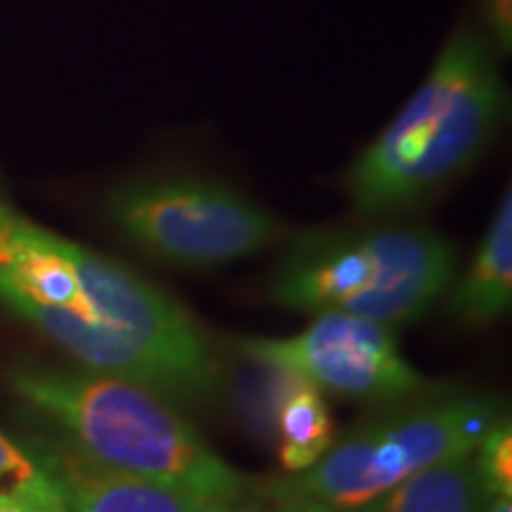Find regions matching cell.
Returning <instances> with one entry per match:
<instances>
[{
	"label": "cell",
	"instance_id": "cell-11",
	"mask_svg": "<svg viewBox=\"0 0 512 512\" xmlns=\"http://www.w3.org/2000/svg\"><path fill=\"white\" fill-rule=\"evenodd\" d=\"M247 366L249 373L242 377L238 394L240 418L245 420L249 432L261 441H275V413L297 377L280 368L261 366V363L247 361Z\"/></svg>",
	"mask_w": 512,
	"mask_h": 512
},
{
	"label": "cell",
	"instance_id": "cell-9",
	"mask_svg": "<svg viewBox=\"0 0 512 512\" xmlns=\"http://www.w3.org/2000/svg\"><path fill=\"white\" fill-rule=\"evenodd\" d=\"M489 498L472 453H458L349 512H484Z\"/></svg>",
	"mask_w": 512,
	"mask_h": 512
},
{
	"label": "cell",
	"instance_id": "cell-8",
	"mask_svg": "<svg viewBox=\"0 0 512 512\" xmlns=\"http://www.w3.org/2000/svg\"><path fill=\"white\" fill-rule=\"evenodd\" d=\"M453 318L465 328H486L512 309V192L505 190L496 204L489 228L470 266L453 283Z\"/></svg>",
	"mask_w": 512,
	"mask_h": 512
},
{
	"label": "cell",
	"instance_id": "cell-3",
	"mask_svg": "<svg viewBox=\"0 0 512 512\" xmlns=\"http://www.w3.org/2000/svg\"><path fill=\"white\" fill-rule=\"evenodd\" d=\"M456 252L437 230L408 223L313 230L292 242L271 278L290 311L349 313L396 328L415 323L451 290Z\"/></svg>",
	"mask_w": 512,
	"mask_h": 512
},
{
	"label": "cell",
	"instance_id": "cell-16",
	"mask_svg": "<svg viewBox=\"0 0 512 512\" xmlns=\"http://www.w3.org/2000/svg\"><path fill=\"white\" fill-rule=\"evenodd\" d=\"M53 512H69L67 508H64V505L60 503V505H57V508H53Z\"/></svg>",
	"mask_w": 512,
	"mask_h": 512
},
{
	"label": "cell",
	"instance_id": "cell-17",
	"mask_svg": "<svg viewBox=\"0 0 512 512\" xmlns=\"http://www.w3.org/2000/svg\"><path fill=\"white\" fill-rule=\"evenodd\" d=\"M268 512H273V510H268Z\"/></svg>",
	"mask_w": 512,
	"mask_h": 512
},
{
	"label": "cell",
	"instance_id": "cell-6",
	"mask_svg": "<svg viewBox=\"0 0 512 512\" xmlns=\"http://www.w3.org/2000/svg\"><path fill=\"white\" fill-rule=\"evenodd\" d=\"M235 351L351 401L389 403L425 389V377L401 354L394 330L349 313H320L292 337L240 339Z\"/></svg>",
	"mask_w": 512,
	"mask_h": 512
},
{
	"label": "cell",
	"instance_id": "cell-4",
	"mask_svg": "<svg viewBox=\"0 0 512 512\" xmlns=\"http://www.w3.org/2000/svg\"><path fill=\"white\" fill-rule=\"evenodd\" d=\"M501 415V403L482 394L430 396L335 439L309 470L266 479L259 498L273 512L361 508L422 467L472 453Z\"/></svg>",
	"mask_w": 512,
	"mask_h": 512
},
{
	"label": "cell",
	"instance_id": "cell-15",
	"mask_svg": "<svg viewBox=\"0 0 512 512\" xmlns=\"http://www.w3.org/2000/svg\"><path fill=\"white\" fill-rule=\"evenodd\" d=\"M484 512H512V498L510 496H491L486 503Z\"/></svg>",
	"mask_w": 512,
	"mask_h": 512
},
{
	"label": "cell",
	"instance_id": "cell-14",
	"mask_svg": "<svg viewBox=\"0 0 512 512\" xmlns=\"http://www.w3.org/2000/svg\"><path fill=\"white\" fill-rule=\"evenodd\" d=\"M60 501L53 494L48 498H31L22 494H0V512H50Z\"/></svg>",
	"mask_w": 512,
	"mask_h": 512
},
{
	"label": "cell",
	"instance_id": "cell-5",
	"mask_svg": "<svg viewBox=\"0 0 512 512\" xmlns=\"http://www.w3.org/2000/svg\"><path fill=\"white\" fill-rule=\"evenodd\" d=\"M105 209L138 252L190 273L238 264L285 235L283 223L240 190L192 174L128 178L110 190Z\"/></svg>",
	"mask_w": 512,
	"mask_h": 512
},
{
	"label": "cell",
	"instance_id": "cell-7",
	"mask_svg": "<svg viewBox=\"0 0 512 512\" xmlns=\"http://www.w3.org/2000/svg\"><path fill=\"white\" fill-rule=\"evenodd\" d=\"M24 448L46 472L69 512H254L245 505L102 467L53 432L31 434Z\"/></svg>",
	"mask_w": 512,
	"mask_h": 512
},
{
	"label": "cell",
	"instance_id": "cell-1",
	"mask_svg": "<svg viewBox=\"0 0 512 512\" xmlns=\"http://www.w3.org/2000/svg\"><path fill=\"white\" fill-rule=\"evenodd\" d=\"M508 112L491 38L460 27L430 74L349 166L344 188L366 219L408 214L484 155Z\"/></svg>",
	"mask_w": 512,
	"mask_h": 512
},
{
	"label": "cell",
	"instance_id": "cell-10",
	"mask_svg": "<svg viewBox=\"0 0 512 512\" xmlns=\"http://www.w3.org/2000/svg\"><path fill=\"white\" fill-rule=\"evenodd\" d=\"M335 441L328 401L306 380H294L275 413V446L285 472H304L316 465Z\"/></svg>",
	"mask_w": 512,
	"mask_h": 512
},
{
	"label": "cell",
	"instance_id": "cell-12",
	"mask_svg": "<svg viewBox=\"0 0 512 512\" xmlns=\"http://www.w3.org/2000/svg\"><path fill=\"white\" fill-rule=\"evenodd\" d=\"M477 472L489 496L512 498V420L501 415L472 451Z\"/></svg>",
	"mask_w": 512,
	"mask_h": 512
},
{
	"label": "cell",
	"instance_id": "cell-13",
	"mask_svg": "<svg viewBox=\"0 0 512 512\" xmlns=\"http://www.w3.org/2000/svg\"><path fill=\"white\" fill-rule=\"evenodd\" d=\"M0 494L48 498L57 494L46 472L38 467L27 448L0 432Z\"/></svg>",
	"mask_w": 512,
	"mask_h": 512
},
{
	"label": "cell",
	"instance_id": "cell-2",
	"mask_svg": "<svg viewBox=\"0 0 512 512\" xmlns=\"http://www.w3.org/2000/svg\"><path fill=\"white\" fill-rule=\"evenodd\" d=\"M10 389L53 434L124 475L242 505L249 482L178 411L145 384L91 370L22 363Z\"/></svg>",
	"mask_w": 512,
	"mask_h": 512
}]
</instances>
